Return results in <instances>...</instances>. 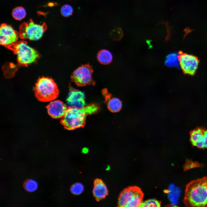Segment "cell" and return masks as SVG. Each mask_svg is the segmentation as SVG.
I'll use <instances>...</instances> for the list:
<instances>
[{
  "label": "cell",
  "instance_id": "21",
  "mask_svg": "<svg viewBox=\"0 0 207 207\" xmlns=\"http://www.w3.org/2000/svg\"><path fill=\"white\" fill-rule=\"evenodd\" d=\"M84 187L82 184L77 183L73 184L71 187V192L75 195H79L84 190Z\"/></svg>",
  "mask_w": 207,
  "mask_h": 207
},
{
  "label": "cell",
  "instance_id": "6",
  "mask_svg": "<svg viewBox=\"0 0 207 207\" xmlns=\"http://www.w3.org/2000/svg\"><path fill=\"white\" fill-rule=\"evenodd\" d=\"M45 23L42 24L35 23L30 19L27 22H24L19 27V37L22 39L36 41L40 39L47 30Z\"/></svg>",
  "mask_w": 207,
  "mask_h": 207
},
{
  "label": "cell",
  "instance_id": "9",
  "mask_svg": "<svg viewBox=\"0 0 207 207\" xmlns=\"http://www.w3.org/2000/svg\"><path fill=\"white\" fill-rule=\"evenodd\" d=\"M19 37V33L14 30L12 26L2 24L0 28V43L6 47L17 41Z\"/></svg>",
  "mask_w": 207,
  "mask_h": 207
},
{
  "label": "cell",
  "instance_id": "15",
  "mask_svg": "<svg viewBox=\"0 0 207 207\" xmlns=\"http://www.w3.org/2000/svg\"><path fill=\"white\" fill-rule=\"evenodd\" d=\"M107 106L108 109L110 112H116L121 110L122 107V103L119 99L113 97L108 100Z\"/></svg>",
  "mask_w": 207,
  "mask_h": 207
},
{
  "label": "cell",
  "instance_id": "5",
  "mask_svg": "<svg viewBox=\"0 0 207 207\" xmlns=\"http://www.w3.org/2000/svg\"><path fill=\"white\" fill-rule=\"evenodd\" d=\"M144 194L141 189L137 186L129 187L120 193L118 198V206L139 207L143 202Z\"/></svg>",
  "mask_w": 207,
  "mask_h": 207
},
{
  "label": "cell",
  "instance_id": "23",
  "mask_svg": "<svg viewBox=\"0 0 207 207\" xmlns=\"http://www.w3.org/2000/svg\"><path fill=\"white\" fill-rule=\"evenodd\" d=\"M83 152L84 153H86L88 152V150L87 149H85V148L84 149H83Z\"/></svg>",
  "mask_w": 207,
  "mask_h": 207
},
{
  "label": "cell",
  "instance_id": "22",
  "mask_svg": "<svg viewBox=\"0 0 207 207\" xmlns=\"http://www.w3.org/2000/svg\"><path fill=\"white\" fill-rule=\"evenodd\" d=\"M73 11V8L70 5L66 4L62 7L61 9V13L63 16L68 17L72 15Z\"/></svg>",
  "mask_w": 207,
  "mask_h": 207
},
{
  "label": "cell",
  "instance_id": "12",
  "mask_svg": "<svg viewBox=\"0 0 207 207\" xmlns=\"http://www.w3.org/2000/svg\"><path fill=\"white\" fill-rule=\"evenodd\" d=\"M46 107L49 115L55 119L62 118L68 109L66 106L62 102L58 100L51 102Z\"/></svg>",
  "mask_w": 207,
  "mask_h": 207
},
{
  "label": "cell",
  "instance_id": "11",
  "mask_svg": "<svg viewBox=\"0 0 207 207\" xmlns=\"http://www.w3.org/2000/svg\"><path fill=\"white\" fill-rule=\"evenodd\" d=\"M70 91L67 99L68 104L70 107L83 108L86 106L84 93L73 88L70 86Z\"/></svg>",
  "mask_w": 207,
  "mask_h": 207
},
{
  "label": "cell",
  "instance_id": "10",
  "mask_svg": "<svg viewBox=\"0 0 207 207\" xmlns=\"http://www.w3.org/2000/svg\"><path fill=\"white\" fill-rule=\"evenodd\" d=\"M190 134L193 145L200 149L207 148V129L198 128L191 131Z\"/></svg>",
  "mask_w": 207,
  "mask_h": 207
},
{
  "label": "cell",
  "instance_id": "18",
  "mask_svg": "<svg viewBox=\"0 0 207 207\" xmlns=\"http://www.w3.org/2000/svg\"><path fill=\"white\" fill-rule=\"evenodd\" d=\"M24 187L25 189L29 192H33L37 189L38 185L35 180L29 179L27 180L24 183Z\"/></svg>",
  "mask_w": 207,
  "mask_h": 207
},
{
  "label": "cell",
  "instance_id": "7",
  "mask_svg": "<svg viewBox=\"0 0 207 207\" xmlns=\"http://www.w3.org/2000/svg\"><path fill=\"white\" fill-rule=\"evenodd\" d=\"M93 70L89 64L82 65L75 70L71 76L72 81L78 86L94 85L95 82L92 75Z\"/></svg>",
  "mask_w": 207,
  "mask_h": 207
},
{
  "label": "cell",
  "instance_id": "1",
  "mask_svg": "<svg viewBox=\"0 0 207 207\" xmlns=\"http://www.w3.org/2000/svg\"><path fill=\"white\" fill-rule=\"evenodd\" d=\"M99 105L90 103L81 108L69 106L60 123L64 128L68 130L83 127L85 124L87 116L98 112L100 110Z\"/></svg>",
  "mask_w": 207,
  "mask_h": 207
},
{
  "label": "cell",
  "instance_id": "3",
  "mask_svg": "<svg viewBox=\"0 0 207 207\" xmlns=\"http://www.w3.org/2000/svg\"><path fill=\"white\" fill-rule=\"evenodd\" d=\"M6 47L17 55L18 64L22 66H27L35 62L39 57L38 52L29 46L24 40L17 41Z\"/></svg>",
  "mask_w": 207,
  "mask_h": 207
},
{
  "label": "cell",
  "instance_id": "4",
  "mask_svg": "<svg viewBox=\"0 0 207 207\" xmlns=\"http://www.w3.org/2000/svg\"><path fill=\"white\" fill-rule=\"evenodd\" d=\"M33 90L37 98L44 102L54 100L58 97L59 93L57 85L54 80L44 76L39 78Z\"/></svg>",
  "mask_w": 207,
  "mask_h": 207
},
{
  "label": "cell",
  "instance_id": "19",
  "mask_svg": "<svg viewBox=\"0 0 207 207\" xmlns=\"http://www.w3.org/2000/svg\"><path fill=\"white\" fill-rule=\"evenodd\" d=\"M110 37L114 41H119L123 37V32L121 28L116 27L110 31Z\"/></svg>",
  "mask_w": 207,
  "mask_h": 207
},
{
  "label": "cell",
  "instance_id": "2",
  "mask_svg": "<svg viewBox=\"0 0 207 207\" xmlns=\"http://www.w3.org/2000/svg\"><path fill=\"white\" fill-rule=\"evenodd\" d=\"M183 202L187 207H207V177L193 180L186 185Z\"/></svg>",
  "mask_w": 207,
  "mask_h": 207
},
{
  "label": "cell",
  "instance_id": "13",
  "mask_svg": "<svg viewBox=\"0 0 207 207\" xmlns=\"http://www.w3.org/2000/svg\"><path fill=\"white\" fill-rule=\"evenodd\" d=\"M93 192L94 196L97 201L105 198L108 194L106 185L101 179H98L94 181Z\"/></svg>",
  "mask_w": 207,
  "mask_h": 207
},
{
  "label": "cell",
  "instance_id": "16",
  "mask_svg": "<svg viewBox=\"0 0 207 207\" xmlns=\"http://www.w3.org/2000/svg\"><path fill=\"white\" fill-rule=\"evenodd\" d=\"M26 14L25 9L22 7H18L14 8L12 12L13 18L17 20H21L24 18Z\"/></svg>",
  "mask_w": 207,
  "mask_h": 207
},
{
  "label": "cell",
  "instance_id": "17",
  "mask_svg": "<svg viewBox=\"0 0 207 207\" xmlns=\"http://www.w3.org/2000/svg\"><path fill=\"white\" fill-rule=\"evenodd\" d=\"M178 56L175 53L168 54L166 57L165 64L168 67H176L178 64Z\"/></svg>",
  "mask_w": 207,
  "mask_h": 207
},
{
  "label": "cell",
  "instance_id": "20",
  "mask_svg": "<svg viewBox=\"0 0 207 207\" xmlns=\"http://www.w3.org/2000/svg\"><path fill=\"white\" fill-rule=\"evenodd\" d=\"M161 202L155 199H151L142 202L139 207H159L161 206Z\"/></svg>",
  "mask_w": 207,
  "mask_h": 207
},
{
  "label": "cell",
  "instance_id": "14",
  "mask_svg": "<svg viewBox=\"0 0 207 207\" xmlns=\"http://www.w3.org/2000/svg\"><path fill=\"white\" fill-rule=\"evenodd\" d=\"M97 58L101 64L107 65L112 62L113 57L112 53L106 49H102L97 53Z\"/></svg>",
  "mask_w": 207,
  "mask_h": 207
},
{
  "label": "cell",
  "instance_id": "8",
  "mask_svg": "<svg viewBox=\"0 0 207 207\" xmlns=\"http://www.w3.org/2000/svg\"><path fill=\"white\" fill-rule=\"evenodd\" d=\"M178 57L180 67L184 73L191 76L194 75L199 63L198 57L181 51L179 52Z\"/></svg>",
  "mask_w": 207,
  "mask_h": 207
}]
</instances>
